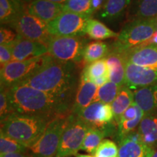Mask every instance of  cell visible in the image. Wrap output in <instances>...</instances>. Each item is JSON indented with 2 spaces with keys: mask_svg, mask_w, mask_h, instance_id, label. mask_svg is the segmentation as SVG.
Wrapping results in <instances>:
<instances>
[{
  "mask_svg": "<svg viewBox=\"0 0 157 157\" xmlns=\"http://www.w3.org/2000/svg\"><path fill=\"white\" fill-rule=\"evenodd\" d=\"M19 84L56 96L73 108L77 84L76 64L59 61L51 56Z\"/></svg>",
  "mask_w": 157,
  "mask_h": 157,
  "instance_id": "6da1fadb",
  "label": "cell"
},
{
  "mask_svg": "<svg viewBox=\"0 0 157 157\" xmlns=\"http://www.w3.org/2000/svg\"><path fill=\"white\" fill-rule=\"evenodd\" d=\"M13 113L52 119L68 117L72 106L56 96L40 91L26 84H18L8 88Z\"/></svg>",
  "mask_w": 157,
  "mask_h": 157,
  "instance_id": "7a4b0ae2",
  "label": "cell"
},
{
  "mask_svg": "<svg viewBox=\"0 0 157 157\" xmlns=\"http://www.w3.org/2000/svg\"><path fill=\"white\" fill-rule=\"evenodd\" d=\"M50 121L46 118L13 113L1 121V132L29 148L39 140Z\"/></svg>",
  "mask_w": 157,
  "mask_h": 157,
  "instance_id": "3957f363",
  "label": "cell"
},
{
  "mask_svg": "<svg viewBox=\"0 0 157 157\" xmlns=\"http://www.w3.org/2000/svg\"><path fill=\"white\" fill-rule=\"evenodd\" d=\"M156 32L155 18L133 19L118 35L111 50L122 52L137 48L148 41Z\"/></svg>",
  "mask_w": 157,
  "mask_h": 157,
  "instance_id": "277c9868",
  "label": "cell"
},
{
  "mask_svg": "<svg viewBox=\"0 0 157 157\" xmlns=\"http://www.w3.org/2000/svg\"><path fill=\"white\" fill-rule=\"evenodd\" d=\"M68 117H58L52 119L39 140L28 148L31 157H53L56 156Z\"/></svg>",
  "mask_w": 157,
  "mask_h": 157,
  "instance_id": "5b68a950",
  "label": "cell"
},
{
  "mask_svg": "<svg viewBox=\"0 0 157 157\" xmlns=\"http://www.w3.org/2000/svg\"><path fill=\"white\" fill-rule=\"evenodd\" d=\"M90 128L77 115L71 113L67 118L57 156H72L77 154Z\"/></svg>",
  "mask_w": 157,
  "mask_h": 157,
  "instance_id": "8992f818",
  "label": "cell"
},
{
  "mask_svg": "<svg viewBox=\"0 0 157 157\" xmlns=\"http://www.w3.org/2000/svg\"><path fill=\"white\" fill-rule=\"evenodd\" d=\"M51 56L48 53L23 61H11L2 66L0 70L1 86L10 88L21 83L31 76Z\"/></svg>",
  "mask_w": 157,
  "mask_h": 157,
  "instance_id": "52a82bcc",
  "label": "cell"
},
{
  "mask_svg": "<svg viewBox=\"0 0 157 157\" xmlns=\"http://www.w3.org/2000/svg\"><path fill=\"white\" fill-rule=\"evenodd\" d=\"M85 40L80 36H54L48 44V53L57 60L66 63L83 60Z\"/></svg>",
  "mask_w": 157,
  "mask_h": 157,
  "instance_id": "ba28073f",
  "label": "cell"
},
{
  "mask_svg": "<svg viewBox=\"0 0 157 157\" xmlns=\"http://www.w3.org/2000/svg\"><path fill=\"white\" fill-rule=\"evenodd\" d=\"M90 17L65 10L47 24L48 30L54 36H82Z\"/></svg>",
  "mask_w": 157,
  "mask_h": 157,
  "instance_id": "9c48e42d",
  "label": "cell"
},
{
  "mask_svg": "<svg viewBox=\"0 0 157 157\" xmlns=\"http://www.w3.org/2000/svg\"><path fill=\"white\" fill-rule=\"evenodd\" d=\"M77 116L90 128L105 130L109 136L114 132L115 121L111 105L99 101L93 102Z\"/></svg>",
  "mask_w": 157,
  "mask_h": 157,
  "instance_id": "30bf717a",
  "label": "cell"
},
{
  "mask_svg": "<svg viewBox=\"0 0 157 157\" xmlns=\"http://www.w3.org/2000/svg\"><path fill=\"white\" fill-rule=\"evenodd\" d=\"M10 27L23 38L41 42L47 46L53 37L48 30L47 23L30 15L27 10L23 12Z\"/></svg>",
  "mask_w": 157,
  "mask_h": 157,
  "instance_id": "8fae6325",
  "label": "cell"
},
{
  "mask_svg": "<svg viewBox=\"0 0 157 157\" xmlns=\"http://www.w3.org/2000/svg\"><path fill=\"white\" fill-rule=\"evenodd\" d=\"M156 84L157 68L142 67L125 60V85L136 90Z\"/></svg>",
  "mask_w": 157,
  "mask_h": 157,
  "instance_id": "7c38bea8",
  "label": "cell"
},
{
  "mask_svg": "<svg viewBox=\"0 0 157 157\" xmlns=\"http://www.w3.org/2000/svg\"><path fill=\"white\" fill-rule=\"evenodd\" d=\"M119 145L118 157H151L155 152L143 142L137 129L124 137Z\"/></svg>",
  "mask_w": 157,
  "mask_h": 157,
  "instance_id": "4fadbf2b",
  "label": "cell"
},
{
  "mask_svg": "<svg viewBox=\"0 0 157 157\" xmlns=\"http://www.w3.org/2000/svg\"><path fill=\"white\" fill-rule=\"evenodd\" d=\"M12 48L13 61H23L48 54V48L46 44L25 39L18 34L12 44Z\"/></svg>",
  "mask_w": 157,
  "mask_h": 157,
  "instance_id": "5bb4252c",
  "label": "cell"
},
{
  "mask_svg": "<svg viewBox=\"0 0 157 157\" xmlns=\"http://www.w3.org/2000/svg\"><path fill=\"white\" fill-rule=\"evenodd\" d=\"M121 53L129 63L142 67L157 68V44H142Z\"/></svg>",
  "mask_w": 157,
  "mask_h": 157,
  "instance_id": "9a60e30c",
  "label": "cell"
},
{
  "mask_svg": "<svg viewBox=\"0 0 157 157\" xmlns=\"http://www.w3.org/2000/svg\"><path fill=\"white\" fill-rule=\"evenodd\" d=\"M26 10L30 15L48 24L65 11V7L48 0H32L27 5Z\"/></svg>",
  "mask_w": 157,
  "mask_h": 157,
  "instance_id": "2e32d148",
  "label": "cell"
},
{
  "mask_svg": "<svg viewBox=\"0 0 157 157\" xmlns=\"http://www.w3.org/2000/svg\"><path fill=\"white\" fill-rule=\"evenodd\" d=\"M98 87L93 82L80 77L71 113L78 114L82 110L94 102Z\"/></svg>",
  "mask_w": 157,
  "mask_h": 157,
  "instance_id": "e0dca14e",
  "label": "cell"
},
{
  "mask_svg": "<svg viewBox=\"0 0 157 157\" xmlns=\"http://www.w3.org/2000/svg\"><path fill=\"white\" fill-rule=\"evenodd\" d=\"M109 69V81L120 87L125 85V60L123 54L118 51L111 50L106 58Z\"/></svg>",
  "mask_w": 157,
  "mask_h": 157,
  "instance_id": "ac0fdd59",
  "label": "cell"
},
{
  "mask_svg": "<svg viewBox=\"0 0 157 157\" xmlns=\"http://www.w3.org/2000/svg\"><path fill=\"white\" fill-rule=\"evenodd\" d=\"M80 77L93 82L101 87L109 81V69L105 58L90 63L84 68Z\"/></svg>",
  "mask_w": 157,
  "mask_h": 157,
  "instance_id": "d6986e66",
  "label": "cell"
},
{
  "mask_svg": "<svg viewBox=\"0 0 157 157\" xmlns=\"http://www.w3.org/2000/svg\"><path fill=\"white\" fill-rule=\"evenodd\" d=\"M134 102L145 114L157 111V84L135 90Z\"/></svg>",
  "mask_w": 157,
  "mask_h": 157,
  "instance_id": "ffe728a7",
  "label": "cell"
},
{
  "mask_svg": "<svg viewBox=\"0 0 157 157\" xmlns=\"http://www.w3.org/2000/svg\"><path fill=\"white\" fill-rule=\"evenodd\" d=\"M137 132L143 142L153 148L157 147V111L145 114L141 120Z\"/></svg>",
  "mask_w": 157,
  "mask_h": 157,
  "instance_id": "44dd1931",
  "label": "cell"
},
{
  "mask_svg": "<svg viewBox=\"0 0 157 157\" xmlns=\"http://www.w3.org/2000/svg\"><path fill=\"white\" fill-rule=\"evenodd\" d=\"M26 2L23 0H0L1 25H12L23 12L26 10Z\"/></svg>",
  "mask_w": 157,
  "mask_h": 157,
  "instance_id": "7402d4cb",
  "label": "cell"
},
{
  "mask_svg": "<svg viewBox=\"0 0 157 157\" xmlns=\"http://www.w3.org/2000/svg\"><path fill=\"white\" fill-rule=\"evenodd\" d=\"M133 102H134V92H132V90L127 86H122L114 101L111 104L113 116H114V121L117 125L121 115L132 105Z\"/></svg>",
  "mask_w": 157,
  "mask_h": 157,
  "instance_id": "603a6c76",
  "label": "cell"
},
{
  "mask_svg": "<svg viewBox=\"0 0 157 157\" xmlns=\"http://www.w3.org/2000/svg\"><path fill=\"white\" fill-rule=\"evenodd\" d=\"M111 52L106 43L103 42H92L85 46L83 53V60L87 63L98 61L105 58Z\"/></svg>",
  "mask_w": 157,
  "mask_h": 157,
  "instance_id": "cb8c5ba5",
  "label": "cell"
},
{
  "mask_svg": "<svg viewBox=\"0 0 157 157\" xmlns=\"http://www.w3.org/2000/svg\"><path fill=\"white\" fill-rule=\"evenodd\" d=\"M86 34L90 39L95 40H103L109 38H117V33L108 28L101 21L90 18L86 27Z\"/></svg>",
  "mask_w": 157,
  "mask_h": 157,
  "instance_id": "d4e9b609",
  "label": "cell"
},
{
  "mask_svg": "<svg viewBox=\"0 0 157 157\" xmlns=\"http://www.w3.org/2000/svg\"><path fill=\"white\" fill-rule=\"evenodd\" d=\"M131 3V0H106L100 16L108 20H116L122 15Z\"/></svg>",
  "mask_w": 157,
  "mask_h": 157,
  "instance_id": "484cf974",
  "label": "cell"
},
{
  "mask_svg": "<svg viewBox=\"0 0 157 157\" xmlns=\"http://www.w3.org/2000/svg\"><path fill=\"white\" fill-rule=\"evenodd\" d=\"M133 19H152L157 17V0H135Z\"/></svg>",
  "mask_w": 157,
  "mask_h": 157,
  "instance_id": "4316f807",
  "label": "cell"
},
{
  "mask_svg": "<svg viewBox=\"0 0 157 157\" xmlns=\"http://www.w3.org/2000/svg\"><path fill=\"white\" fill-rule=\"evenodd\" d=\"M109 136L105 130L97 128H90L86 135L80 150L89 154H94L95 151L105 137Z\"/></svg>",
  "mask_w": 157,
  "mask_h": 157,
  "instance_id": "83f0119b",
  "label": "cell"
},
{
  "mask_svg": "<svg viewBox=\"0 0 157 157\" xmlns=\"http://www.w3.org/2000/svg\"><path fill=\"white\" fill-rule=\"evenodd\" d=\"M121 87L118 84L109 81L98 87L94 102L99 101L105 104L111 105L120 91Z\"/></svg>",
  "mask_w": 157,
  "mask_h": 157,
  "instance_id": "f1b7e54d",
  "label": "cell"
},
{
  "mask_svg": "<svg viewBox=\"0 0 157 157\" xmlns=\"http://www.w3.org/2000/svg\"><path fill=\"white\" fill-rule=\"evenodd\" d=\"M64 7L65 10L90 17L94 13L92 0H67Z\"/></svg>",
  "mask_w": 157,
  "mask_h": 157,
  "instance_id": "f546056e",
  "label": "cell"
},
{
  "mask_svg": "<svg viewBox=\"0 0 157 157\" xmlns=\"http://www.w3.org/2000/svg\"><path fill=\"white\" fill-rule=\"evenodd\" d=\"M0 153L2 154L8 153H26L28 148L13 140V138L0 132Z\"/></svg>",
  "mask_w": 157,
  "mask_h": 157,
  "instance_id": "4dcf8cb0",
  "label": "cell"
},
{
  "mask_svg": "<svg viewBox=\"0 0 157 157\" xmlns=\"http://www.w3.org/2000/svg\"><path fill=\"white\" fill-rule=\"evenodd\" d=\"M119 148L111 140H103L94 152L95 157H118Z\"/></svg>",
  "mask_w": 157,
  "mask_h": 157,
  "instance_id": "1f68e13d",
  "label": "cell"
},
{
  "mask_svg": "<svg viewBox=\"0 0 157 157\" xmlns=\"http://www.w3.org/2000/svg\"><path fill=\"white\" fill-rule=\"evenodd\" d=\"M13 113V111L12 109L8 95V88L1 86V92H0V119H1V121L5 120L6 118Z\"/></svg>",
  "mask_w": 157,
  "mask_h": 157,
  "instance_id": "d6a6232c",
  "label": "cell"
},
{
  "mask_svg": "<svg viewBox=\"0 0 157 157\" xmlns=\"http://www.w3.org/2000/svg\"><path fill=\"white\" fill-rule=\"evenodd\" d=\"M17 34L9 28L2 25L0 29V44H12L17 39Z\"/></svg>",
  "mask_w": 157,
  "mask_h": 157,
  "instance_id": "836d02e7",
  "label": "cell"
},
{
  "mask_svg": "<svg viewBox=\"0 0 157 157\" xmlns=\"http://www.w3.org/2000/svg\"><path fill=\"white\" fill-rule=\"evenodd\" d=\"M13 61V48L12 44L0 45V64L2 66Z\"/></svg>",
  "mask_w": 157,
  "mask_h": 157,
  "instance_id": "e575fe53",
  "label": "cell"
},
{
  "mask_svg": "<svg viewBox=\"0 0 157 157\" xmlns=\"http://www.w3.org/2000/svg\"><path fill=\"white\" fill-rule=\"evenodd\" d=\"M105 2H106V0H92V5H93L94 13L98 10H101V9L105 5Z\"/></svg>",
  "mask_w": 157,
  "mask_h": 157,
  "instance_id": "d590c367",
  "label": "cell"
},
{
  "mask_svg": "<svg viewBox=\"0 0 157 157\" xmlns=\"http://www.w3.org/2000/svg\"><path fill=\"white\" fill-rule=\"evenodd\" d=\"M0 157H31L30 155H26L25 153H8L0 155Z\"/></svg>",
  "mask_w": 157,
  "mask_h": 157,
  "instance_id": "8d00e7d4",
  "label": "cell"
},
{
  "mask_svg": "<svg viewBox=\"0 0 157 157\" xmlns=\"http://www.w3.org/2000/svg\"><path fill=\"white\" fill-rule=\"evenodd\" d=\"M157 44V31L155 34L153 35V36L149 39L148 41H147L146 42H145L143 44Z\"/></svg>",
  "mask_w": 157,
  "mask_h": 157,
  "instance_id": "74e56055",
  "label": "cell"
},
{
  "mask_svg": "<svg viewBox=\"0 0 157 157\" xmlns=\"http://www.w3.org/2000/svg\"><path fill=\"white\" fill-rule=\"evenodd\" d=\"M48 1L52 2H56L58 4H60V5H65L67 0H48Z\"/></svg>",
  "mask_w": 157,
  "mask_h": 157,
  "instance_id": "f35d334b",
  "label": "cell"
},
{
  "mask_svg": "<svg viewBox=\"0 0 157 157\" xmlns=\"http://www.w3.org/2000/svg\"><path fill=\"white\" fill-rule=\"evenodd\" d=\"M76 157H95L91 156V155H88V154H76L75 155Z\"/></svg>",
  "mask_w": 157,
  "mask_h": 157,
  "instance_id": "ab89813d",
  "label": "cell"
},
{
  "mask_svg": "<svg viewBox=\"0 0 157 157\" xmlns=\"http://www.w3.org/2000/svg\"><path fill=\"white\" fill-rule=\"evenodd\" d=\"M155 25H156V29L157 31V17H155Z\"/></svg>",
  "mask_w": 157,
  "mask_h": 157,
  "instance_id": "60d3db41",
  "label": "cell"
},
{
  "mask_svg": "<svg viewBox=\"0 0 157 157\" xmlns=\"http://www.w3.org/2000/svg\"><path fill=\"white\" fill-rule=\"evenodd\" d=\"M151 157H157V151L154 153V154H153V156Z\"/></svg>",
  "mask_w": 157,
  "mask_h": 157,
  "instance_id": "b9f144b4",
  "label": "cell"
},
{
  "mask_svg": "<svg viewBox=\"0 0 157 157\" xmlns=\"http://www.w3.org/2000/svg\"><path fill=\"white\" fill-rule=\"evenodd\" d=\"M23 2H31V1H32V0H23Z\"/></svg>",
  "mask_w": 157,
  "mask_h": 157,
  "instance_id": "7bdbcfd3",
  "label": "cell"
},
{
  "mask_svg": "<svg viewBox=\"0 0 157 157\" xmlns=\"http://www.w3.org/2000/svg\"><path fill=\"white\" fill-rule=\"evenodd\" d=\"M53 157H71V156H53Z\"/></svg>",
  "mask_w": 157,
  "mask_h": 157,
  "instance_id": "ee69618b",
  "label": "cell"
}]
</instances>
